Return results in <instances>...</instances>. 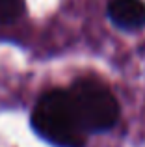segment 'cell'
Returning a JSON list of instances; mask_svg holds the SVG:
<instances>
[{"label": "cell", "instance_id": "obj_1", "mask_svg": "<svg viewBox=\"0 0 145 147\" xmlns=\"http://www.w3.org/2000/svg\"><path fill=\"white\" fill-rule=\"evenodd\" d=\"M32 129L56 147H84L86 130L78 121L67 90H48L32 110Z\"/></svg>", "mask_w": 145, "mask_h": 147}, {"label": "cell", "instance_id": "obj_2", "mask_svg": "<svg viewBox=\"0 0 145 147\" xmlns=\"http://www.w3.org/2000/svg\"><path fill=\"white\" fill-rule=\"evenodd\" d=\"M86 134L106 132L119 119V102L108 86L95 78H78L67 88Z\"/></svg>", "mask_w": 145, "mask_h": 147}, {"label": "cell", "instance_id": "obj_3", "mask_svg": "<svg viewBox=\"0 0 145 147\" xmlns=\"http://www.w3.org/2000/svg\"><path fill=\"white\" fill-rule=\"evenodd\" d=\"M108 17L121 30H140L145 26L143 0H110Z\"/></svg>", "mask_w": 145, "mask_h": 147}, {"label": "cell", "instance_id": "obj_4", "mask_svg": "<svg viewBox=\"0 0 145 147\" xmlns=\"http://www.w3.org/2000/svg\"><path fill=\"white\" fill-rule=\"evenodd\" d=\"M24 13V0H0V26L11 24Z\"/></svg>", "mask_w": 145, "mask_h": 147}]
</instances>
